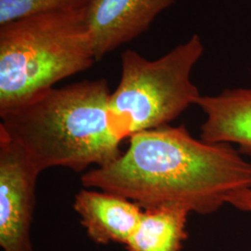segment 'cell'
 I'll return each mask as SVG.
<instances>
[{
    "label": "cell",
    "instance_id": "6da1fadb",
    "mask_svg": "<svg viewBox=\"0 0 251 251\" xmlns=\"http://www.w3.org/2000/svg\"><path fill=\"white\" fill-rule=\"evenodd\" d=\"M126 151L83 173L86 188L127 198L143 209L176 206L211 214L234 192L251 188V163L231 144L197 140L183 125L131 136Z\"/></svg>",
    "mask_w": 251,
    "mask_h": 251
},
{
    "label": "cell",
    "instance_id": "7a4b0ae2",
    "mask_svg": "<svg viewBox=\"0 0 251 251\" xmlns=\"http://www.w3.org/2000/svg\"><path fill=\"white\" fill-rule=\"evenodd\" d=\"M111 94L105 79L52 88L1 115L0 129L40 173L54 167L75 172L103 167L122 153L109 113Z\"/></svg>",
    "mask_w": 251,
    "mask_h": 251
},
{
    "label": "cell",
    "instance_id": "3957f363",
    "mask_svg": "<svg viewBox=\"0 0 251 251\" xmlns=\"http://www.w3.org/2000/svg\"><path fill=\"white\" fill-rule=\"evenodd\" d=\"M96 62L85 9L22 19L0 26V116Z\"/></svg>",
    "mask_w": 251,
    "mask_h": 251
},
{
    "label": "cell",
    "instance_id": "277c9868",
    "mask_svg": "<svg viewBox=\"0 0 251 251\" xmlns=\"http://www.w3.org/2000/svg\"><path fill=\"white\" fill-rule=\"evenodd\" d=\"M203 53L202 40L194 35L154 61L132 50L121 54V78L111 94L109 113L122 141L169 125L197 103L201 94L191 74Z\"/></svg>",
    "mask_w": 251,
    "mask_h": 251
},
{
    "label": "cell",
    "instance_id": "5b68a950",
    "mask_svg": "<svg viewBox=\"0 0 251 251\" xmlns=\"http://www.w3.org/2000/svg\"><path fill=\"white\" fill-rule=\"evenodd\" d=\"M39 174L24 150L0 129V246L4 251H34L30 232Z\"/></svg>",
    "mask_w": 251,
    "mask_h": 251
},
{
    "label": "cell",
    "instance_id": "8992f818",
    "mask_svg": "<svg viewBox=\"0 0 251 251\" xmlns=\"http://www.w3.org/2000/svg\"><path fill=\"white\" fill-rule=\"evenodd\" d=\"M176 0H90L85 8L96 61L143 35Z\"/></svg>",
    "mask_w": 251,
    "mask_h": 251
},
{
    "label": "cell",
    "instance_id": "52a82bcc",
    "mask_svg": "<svg viewBox=\"0 0 251 251\" xmlns=\"http://www.w3.org/2000/svg\"><path fill=\"white\" fill-rule=\"evenodd\" d=\"M74 208L94 242L126 244L137 229L143 208L137 203L104 191L83 189L75 198Z\"/></svg>",
    "mask_w": 251,
    "mask_h": 251
},
{
    "label": "cell",
    "instance_id": "ba28073f",
    "mask_svg": "<svg viewBox=\"0 0 251 251\" xmlns=\"http://www.w3.org/2000/svg\"><path fill=\"white\" fill-rule=\"evenodd\" d=\"M197 105L206 115L201 126L202 141L235 144L251 155V88L225 90L215 96H200Z\"/></svg>",
    "mask_w": 251,
    "mask_h": 251
},
{
    "label": "cell",
    "instance_id": "9c48e42d",
    "mask_svg": "<svg viewBox=\"0 0 251 251\" xmlns=\"http://www.w3.org/2000/svg\"><path fill=\"white\" fill-rule=\"evenodd\" d=\"M188 210L176 206L144 209L127 251H180L187 238Z\"/></svg>",
    "mask_w": 251,
    "mask_h": 251
},
{
    "label": "cell",
    "instance_id": "30bf717a",
    "mask_svg": "<svg viewBox=\"0 0 251 251\" xmlns=\"http://www.w3.org/2000/svg\"><path fill=\"white\" fill-rule=\"evenodd\" d=\"M90 0H0V26L32 16L85 9Z\"/></svg>",
    "mask_w": 251,
    "mask_h": 251
},
{
    "label": "cell",
    "instance_id": "8fae6325",
    "mask_svg": "<svg viewBox=\"0 0 251 251\" xmlns=\"http://www.w3.org/2000/svg\"><path fill=\"white\" fill-rule=\"evenodd\" d=\"M226 204H230L241 211L251 212V188L234 192L228 197Z\"/></svg>",
    "mask_w": 251,
    "mask_h": 251
}]
</instances>
